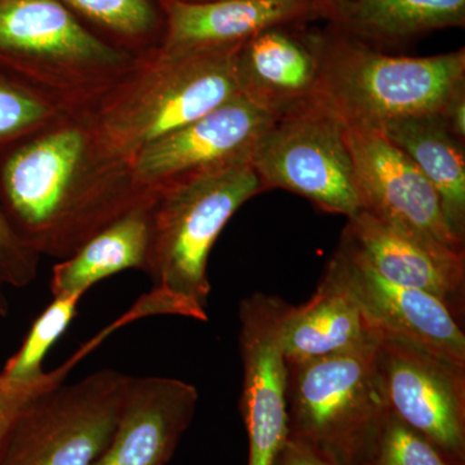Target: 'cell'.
Segmentation results:
<instances>
[{
	"label": "cell",
	"instance_id": "obj_19",
	"mask_svg": "<svg viewBox=\"0 0 465 465\" xmlns=\"http://www.w3.org/2000/svg\"><path fill=\"white\" fill-rule=\"evenodd\" d=\"M317 17L358 41L400 43L465 25V0H314Z\"/></svg>",
	"mask_w": 465,
	"mask_h": 465
},
{
	"label": "cell",
	"instance_id": "obj_28",
	"mask_svg": "<svg viewBox=\"0 0 465 465\" xmlns=\"http://www.w3.org/2000/svg\"><path fill=\"white\" fill-rule=\"evenodd\" d=\"M274 465H336L305 440L289 436Z\"/></svg>",
	"mask_w": 465,
	"mask_h": 465
},
{
	"label": "cell",
	"instance_id": "obj_11",
	"mask_svg": "<svg viewBox=\"0 0 465 465\" xmlns=\"http://www.w3.org/2000/svg\"><path fill=\"white\" fill-rule=\"evenodd\" d=\"M324 274L353 299L381 336L420 345L465 365V336L450 309L430 293L385 280L344 234Z\"/></svg>",
	"mask_w": 465,
	"mask_h": 465
},
{
	"label": "cell",
	"instance_id": "obj_12",
	"mask_svg": "<svg viewBox=\"0 0 465 465\" xmlns=\"http://www.w3.org/2000/svg\"><path fill=\"white\" fill-rule=\"evenodd\" d=\"M274 119L238 94L140 150L131 162L134 180L154 192L180 177L251 162Z\"/></svg>",
	"mask_w": 465,
	"mask_h": 465
},
{
	"label": "cell",
	"instance_id": "obj_5",
	"mask_svg": "<svg viewBox=\"0 0 465 465\" xmlns=\"http://www.w3.org/2000/svg\"><path fill=\"white\" fill-rule=\"evenodd\" d=\"M321 73L314 97L345 124L378 127L440 114L465 87V50L434 56H391L341 32L318 34Z\"/></svg>",
	"mask_w": 465,
	"mask_h": 465
},
{
	"label": "cell",
	"instance_id": "obj_17",
	"mask_svg": "<svg viewBox=\"0 0 465 465\" xmlns=\"http://www.w3.org/2000/svg\"><path fill=\"white\" fill-rule=\"evenodd\" d=\"M166 33L161 47L200 51L241 45L273 26L317 17L314 0H162Z\"/></svg>",
	"mask_w": 465,
	"mask_h": 465
},
{
	"label": "cell",
	"instance_id": "obj_23",
	"mask_svg": "<svg viewBox=\"0 0 465 465\" xmlns=\"http://www.w3.org/2000/svg\"><path fill=\"white\" fill-rule=\"evenodd\" d=\"M84 295L76 292L52 300L51 304L34 321L20 349L3 367L0 381L9 385L32 384L47 375L43 370L45 357L69 329Z\"/></svg>",
	"mask_w": 465,
	"mask_h": 465
},
{
	"label": "cell",
	"instance_id": "obj_1",
	"mask_svg": "<svg viewBox=\"0 0 465 465\" xmlns=\"http://www.w3.org/2000/svg\"><path fill=\"white\" fill-rule=\"evenodd\" d=\"M85 113H67L0 149V203L39 256L70 258L94 235L152 200Z\"/></svg>",
	"mask_w": 465,
	"mask_h": 465
},
{
	"label": "cell",
	"instance_id": "obj_7",
	"mask_svg": "<svg viewBox=\"0 0 465 465\" xmlns=\"http://www.w3.org/2000/svg\"><path fill=\"white\" fill-rule=\"evenodd\" d=\"M130 381L105 369L42 391L18 416L0 465H94L114 433Z\"/></svg>",
	"mask_w": 465,
	"mask_h": 465
},
{
	"label": "cell",
	"instance_id": "obj_18",
	"mask_svg": "<svg viewBox=\"0 0 465 465\" xmlns=\"http://www.w3.org/2000/svg\"><path fill=\"white\" fill-rule=\"evenodd\" d=\"M381 336L353 299L323 274L316 292L300 307H291L282 329L287 365L347 353Z\"/></svg>",
	"mask_w": 465,
	"mask_h": 465
},
{
	"label": "cell",
	"instance_id": "obj_21",
	"mask_svg": "<svg viewBox=\"0 0 465 465\" xmlns=\"http://www.w3.org/2000/svg\"><path fill=\"white\" fill-rule=\"evenodd\" d=\"M152 200L133 208L97 232L74 255L57 262L52 268V296L87 293L94 284L121 272H143L148 256Z\"/></svg>",
	"mask_w": 465,
	"mask_h": 465
},
{
	"label": "cell",
	"instance_id": "obj_14",
	"mask_svg": "<svg viewBox=\"0 0 465 465\" xmlns=\"http://www.w3.org/2000/svg\"><path fill=\"white\" fill-rule=\"evenodd\" d=\"M342 234L385 280L439 299L454 317L463 311L464 250L361 210L348 217Z\"/></svg>",
	"mask_w": 465,
	"mask_h": 465
},
{
	"label": "cell",
	"instance_id": "obj_20",
	"mask_svg": "<svg viewBox=\"0 0 465 465\" xmlns=\"http://www.w3.org/2000/svg\"><path fill=\"white\" fill-rule=\"evenodd\" d=\"M376 128L414 162L433 186L449 228L464 243V143L449 133L440 114L405 116Z\"/></svg>",
	"mask_w": 465,
	"mask_h": 465
},
{
	"label": "cell",
	"instance_id": "obj_6",
	"mask_svg": "<svg viewBox=\"0 0 465 465\" xmlns=\"http://www.w3.org/2000/svg\"><path fill=\"white\" fill-rule=\"evenodd\" d=\"M381 336L336 356L289 367L291 437L336 465H370L390 415L376 354Z\"/></svg>",
	"mask_w": 465,
	"mask_h": 465
},
{
	"label": "cell",
	"instance_id": "obj_15",
	"mask_svg": "<svg viewBox=\"0 0 465 465\" xmlns=\"http://www.w3.org/2000/svg\"><path fill=\"white\" fill-rule=\"evenodd\" d=\"M198 399L197 388L179 379L131 376L114 433L94 465H167Z\"/></svg>",
	"mask_w": 465,
	"mask_h": 465
},
{
	"label": "cell",
	"instance_id": "obj_2",
	"mask_svg": "<svg viewBox=\"0 0 465 465\" xmlns=\"http://www.w3.org/2000/svg\"><path fill=\"white\" fill-rule=\"evenodd\" d=\"M262 192L251 162L211 168L155 189L143 269L153 289L128 312V318L163 314L206 322L211 250L234 213Z\"/></svg>",
	"mask_w": 465,
	"mask_h": 465
},
{
	"label": "cell",
	"instance_id": "obj_31",
	"mask_svg": "<svg viewBox=\"0 0 465 465\" xmlns=\"http://www.w3.org/2000/svg\"><path fill=\"white\" fill-rule=\"evenodd\" d=\"M183 2H188V3H206V2H213V0H183Z\"/></svg>",
	"mask_w": 465,
	"mask_h": 465
},
{
	"label": "cell",
	"instance_id": "obj_8",
	"mask_svg": "<svg viewBox=\"0 0 465 465\" xmlns=\"http://www.w3.org/2000/svg\"><path fill=\"white\" fill-rule=\"evenodd\" d=\"M251 166L264 192L295 193L324 213L347 217L361 211L345 124L317 97L274 119Z\"/></svg>",
	"mask_w": 465,
	"mask_h": 465
},
{
	"label": "cell",
	"instance_id": "obj_10",
	"mask_svg": "<svg viewBox=\"0 0 465 465\" xmlns=\"http://www.w3.org/2000/svg\"><path fill=\"white\" fill-rule=\"evenodd\" d=\"M290 308L284 300L262 292L241 302V410L249 437L247 465H274L289 439V367L282 329Z\"/></svg>",
	"mask_w": 465,
	"mask_h": 465
},
{
	"label": "cell",
	"instance_id": "obj_27",
	"mask_svg": "<svg viewBox=\"0 0 465 465\" xmlns=\"http://www.w3.org/2000/svg\"><path fill=\"white\" fill-rule=\"evenodd\" d=\"M69 367L67 363L57 371L47 372L45 378L32 384L9 385L0 381V455L7 443L12 428L24 409L42 391L61 384Z\"/></svg>",
	"mask_w": 465,
	"mask_h": 465
},
{
	"label": "cell",
	"instance_id": "obj_25",
	"mask_svg": "<svg viewBox=\"0 0 465 465\" xmlns=\"http://www.w3.org/2000/svg\"><path fill=\"white\" fill-rule=\"evenodd\" d=\"M370 465H455L396 415H388Z\"/></svg>",
	"mask_w": 465,
	"mask_h": 465
},
{
	"label": "cell",
	"instance_id": "obj_24",
	"mask_svg": "<svg viewBox=\"0 0 465 465\" xmlns=\"http://www.w3.org/2000/svg\"><path fill=\"white\" fill-rule=\"evenodd\" d=\"M67 113L0 70V149L38 133Z\"/></svg>",
	"mask_w": 465,
	"mask_h": 465
},
{
	"label": "cell",
	"instance_id": "obj_3",
	"mask_svg": "<svg viewBox=\"0 0 465 465\" xmlns=\"http://www.w3.org/2000/svg\"><path fill=\"white\" fill-rule=\"evenodd\" d=\"M241 45L200 51L159 45L137 54L85 114L104 145L131 163L148 143L240 94L234 58Z\"/></svg>",
	"mask_w": 465,
	"mask_h": 465
},
{
	"label": "cell",
	"instance_id": "obj_9",
	"mask_svg": "<svg viewBox=\"0 0 465 465\" xmlns=\"http://www.w3.org/2000/svg\"><path fill=\"white\" fill-rule=\"evenodd\" d=\"M391 414L455 465H465V365L381 336L376 354Z\"/></svg>",
	"mask_w": 465,
	"mask_h": 465
},
{
	"label": "cell",
	"instance_id": "obj_30",
	"mask_svg": "<svg viewBox=\"0 0 465 465\" xmlns=\"http://www.w3.org/2000/svg\"><path fill=\"white\" fill-rule=\"evenodd\" d=\"M5 284L0 281V317H8L11 307H9V302L7 295H5Z\"/></svg>",
	"mask_w": 465,
	"mask_h": 465
},
{
	"label": "cell",
	"instance_id": "obj_26",
	"mask_svg": "<svg viewBox=\"0 0 465 465\" xmlns=\"http://www.w3.org/2000/svg\"><path fill=\"white\" fill-rule=\"evenodd\" d=\"M39 262L41 256L18 235L0 203V281L5 286L25 289L35 282Z\"/></svg>",
	"mask_w": 465,
	"mask_h": 465
},
{
	"label": "cell",
	"instance_id": "obj_13",
	"mask_svg": "<svg viewBox=\"0 0 465 465\" xmlns=\"http://www.w3.org/2000/svg\"><path fill=\"white\" fill-rule=\"evenodd\" d=\"M361 210L464 250L443 215L439 194L414 162L372 125L345 124Z\"/></svg>",
	"mask_w": 465,
	"mask_h": 465
},
{
	"label": "cell",
	"instance_id": "obj_22",
	"mask_svg": "<svg viewBox=\"0 0 465 465\" xmlns=\"http://www.w3.org/2000/svg\"><path fill=\"white\" fill-rule=\"evenodd\" d=\"M88 29L134 56L157 48L166 33L162 0H60Z\"/></svg>",
	"mask_w": 465,
	"mask_h": 465
},
{
	"label": "cell",
	"instance_id": "obj_16",
	"mask_svg": "<svg viewBox=\"0 0 465 465\" xmlns=\"http://www.w3.org/2000/svg\"><path fill=\"white\" fill-rule=\"evenodd\" d=\"M287 26L251 36L234 58L241 96L274 118L313 99L320 81V36H300Z\"/></svg>",
	"mask_w": 465,
	"mask_h": 465
},
{
	"label": "cell",
	"instance_id": "obj_29",
	"mask_svg": "<svg viewBox=\"0 0 465 465\" xmlns=\"http://www.w3.org/2000/svg\"><path fill=\"white\" fill-rule=\"evenodd\" d=\"M440 116L449 133L465 145V87L452 94Z\"/></svg>",
	"mask_w": 465,
	"mask_h": 465
},
{
	"label": "cell",
	"instance_id": "obj_4",
	"mask_svg": "<svg viewBox=\"0 0 465 465\" xmlns=\"http://www.w3.org/2000/svg\"><path fill=\"white\" fill-rule=\"evenodd\" d=\"M134 57L60 0H0V70L66 112H90Z\"/></svg>",
	"mask_w": 465,
	"mask_h": 465
}]
</instances>
